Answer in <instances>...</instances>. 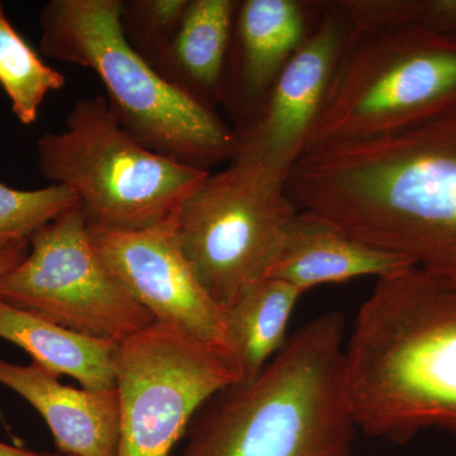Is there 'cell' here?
Returning <instances> with one entry per match:
<instances>
[{"instance_id":"cell-1","label":"cell","mask_w":456,"mask_h":456,"mask_svg":"<svg viewBox=\"0 0 456 456\" xmlns=\"http://www.w3.org/2000/svg\"><path fill=\"white\" fill-rule=\"evenodd\" d=\"M285 191L298 209L456 279V104L389 134L305 150Z\"/></svg>"},{"instance_id":"cell-2","label":"cell","mask_w":456,"mask_h":456,"mask_svg":"<svg viewBox=\"0 0 456 456\" xmlns=\"http://www.w3.org/2000/svg\"><path fill=\"white\" fill-rule=\"evenodd\" d=\"M345 377L368 436H456V279L416 265L377 279L345 344Z\"/></svg>"},{"instance_id":"cell-3","label":"cell","mask_w":456,"mask_h":456,"mask_svg":"<svg viewBox=\"0 0 456 456\" xmlns=\"http://www.w3.org/2000/svg\"><path fill=\"white\" fill-rule=\"evenodd\" d=\"M358 431L345 377V317L329 311L288 338L254 379L198 410L179 456H350Z\"/></svg>"},{"instance_id":"cell-4","label":"cell","mask_w":456,"mask_h":456,"mask_svg":"<svg viewBox=\"0 0 456 456\" xmlns=\"http://www.w3.org/2000/svg\"><path fill=\"white\" fill-rule=\"evenodd\" d=\"M119 14L121 0H50L38 17L41 53L94 71L116 118L156 154L207 171L231 163L235 128L132 49Z\"/></svg>"},{"instance_id":"cell-5","label":"cell","mask_w":456,"mask_h":456,"mask_svg":"<svg viewBox=\"0 0 456 456\" xmlns=\"http://www.w3.org/2000/svg\"><path fill=\"white\" fill-rule=\"evenodd\" d=\"M40 173L73 191L92 226L146 230L175 218L209 175L147 149L114 116L106 95L77 99L65 128L36 143Z\"/></svg>"},{"instance_id":"cell-6","label":"cell","mask_w":456,"mask_h":456,"mask_svg":"<svg viewBox=\"0 0 456 456\" xmlns=\"http://www.w3.org/2000/svg\"><path fill=\"white\" fill-rule=\"evenodd\" d=\"M455 104L456 37L419 23L350 29L305 150L389 134Z\"/></svg>"},{"instance_id":"cell-7","label":"cell","mask_w":456,"mask_h":456,"mask_svg":"<svg viewBox=\"0 0 456 456\" xmlns=\"http://www.w3.org/2000/svg\"><path fill=\"white\" fill-rule=\"evenodd\" d=\"M285 180L236 156L183 202L174 235L206 292L224 310L268 277L299 212Z\"/></svg>"},{"instance_id":"cell-8","label":"cell","mask_w":456,"mask_h":456,"mask_svg":"<svg viewBox=\"0 0 456 456\" xmlns=\"http://www.w3.org/2000/svg\"><path fill=\"white\" fill-rule=\"evenodd\" d=\"M240 382L227 354L156 321L119 342L117 456H169L200 407Z\"/></svg>"},{"instance_id":"cell-9","label":"cell","mask_w":456,"mask_h":456,"mask_svg":"<svg viewBox=\"0 0 456 456\" xmlns=\"http://www.w3.org/2000/svg\"><path fill=\"white\" fill-rule=\"evenodd\" d=\"M29 251L0 277V299L79 334L122 342L156 322L95 253L80 203L28 237Z\"/></svg>"},{"instance_id":"cell-10","label":"cell","mask_w":456,"mask_h":456,"mask_svg":"<svg viewBox=\"0 0 456 456\" xmlns=\"http://www.w3.org/2000/svg\"><path fill=\"white\" fill-rule=\"evenodd\" d=\"M173 224L132 231L89 224V237L110 274L156 321L179 327L231 358L226 312L198 281Z\"/></svg>"},{"instance_id":"cell-11","label":"cell","mask_w":456,"mask_h":456,"mask_svg":"<svg viewBox=\"0 0 456 456\" xmlns=\"http://www.w3.org/2000/svg\"><path fill=\"white\" fill-rule=\"evenodd\" d=\"M349 36V23L336 2L327 5L279 74L259 112L236 130L237 156L263 165L287 182L307 146Z\"/></svg>"},{"instance_id":"cell-12","label":"cell","mask_w":456,"mask_h":456,"mask_svg":"<svg viewBox=\"0 0 456 456\" xmlns=\"http://www.w3.org/2000/svg\"><path fill=\"white\" fill-rule=\"evenodd\" d=\"M305 8L296 0L239 3L222 97L242 122L236 130L256 116L279 74L310 35Z\"/></svg>"},{"instance_id":"cell-13","label":"cell","mask_w":456,"mask_h":456,"mask_svg":"<svg viewBox=\"0 0 456 456\" xmlns=\"http://www.w3.org/2000/svg\"><path fill=\"white\" fill-rule=\"evenodd\" d=\"M0 384L16 392L45 419L60 454L117 456L119 398L117 389L88 391L64 386L36 362L0 358Z\"/></svg>"},{"instance_id":"cell-14","label":"cell","mask_w":456,"mask_h":456,"mask_svg":"<svg viewBox=\"0 0 456 456\" xmlns=\"http://www.w3.org/2000/svg\"><path fill=\"white\" fill-rule=\"evenodd\" d=\"M413 265L406 257L349 235L317 213L299 209L266 279H279L305 293L321 284L388 277Z\"/></svg>"},{"instance_id":"cell-15","label":"cell","mask_w":456,"mask_h":456,"mask_svg":"<svg viewBox=\"0 0 456 456\" xmlns=\"http://www.w3.org/2000/svg\"><path fill=\"white\" fill-rule=\"evenodd\" d=\"M239 3L188 0L178 28L156 71L215 108L224 97V71Z\"/></svg>"},{"instance_id":"cell-16","label":"cell","mask_w":456,"mask_h":456,"mask_svg":"<svg viewBox=\"0 0 456 456\" xmlns=\"http://www.w3.org/2000/svg\"><path fill=\"white\" fill-rule=\"evenodd\" d=\"M0 338L17 345L36 364L74 378L88 391L116 389L118 342L71 331L0 299Z\"/></svg>"},{"instance_id":"cell-17","label":"cell","mask_w":456,"mask_h":456,"mask_svg":"<svg viewBox=\"0 0 456 456\" xmlns=\"http://www.w3.org/2000/svg\"><path fill=\"white\" fill-rule=\"evenodd\" d=\"M302 294L279 279H264L224 310L231 358L240 382L254 379L284 346L290 314Z\"/></svg>"},{"instance_id":"cell-18","label":"cell","mask_w":456,"mask_h":456,"mask_svg":"<svg viewBox=\"0 0 456 456\" xmlns=\"http://www.w3.org/2000/svg\"><path fill=\"white\" fill-rule=\"evenodd\" d=\"M65 84V75L42 60L17 31L0 2V88L18 121L32 126L47 94L64 88Z\"/></svg>"},{"instance_id":"cell-19","label":"cell","mask_w":456,"mask_h":456,"mask_svg":"<svg viewBox=\"0 0 456 456\" xmlns=\"http://www.w3.org/2000/svg\"><path fill=\"white\" fill-rule=\"evenodd\" d=\"M188 0H121L123 35L156 70L169 47Z\"/></svg>"},{"instance_id":"cell-20","label":"cell","mask_w":456,"mask_h":456,"mask_svg":"<svg viewBox=\"0 0 456 456\" xmlns=\"http://www.w3.org/2000/svg\"><path fill=\"white\" fill-rule=\"evenodd\" d=\"M77 203L73 191L62 185L26 191L0 183V239H28Z\"/></svg>"},{"instance_id":"cell-21","label":"cell","mask_w":456,"mask_h":456,"mask_svg":"<svg viewBox=\"0 0 456 456\" xmlns=\"http://www.w3.org/2000/svg\"><path fill=\"white\" fill-rule=\"evenodd\" d=\"M416 23L456 37V0H419Z\"/></svg>"},{"instance_id":"cell-22","label":"cell","mask_w":456,"mask_h":456,"mask_svg":"<svg viewBox=\"0 0 456 456\" xmlns=\"http://www.w3.org/2000/svg\"><path fill=\"white\" fill-rule=\"evenodd\" d=\"M28 251L29 242L25 237L0 239V277L22 263Z\"/></svg>"},{"instance_id":"cell-23","label":"cell","mask_w":456,"mask_h":456,"mask_svg":"<svg viewBox=\"0 0 456 456\" xmlns=\"http://www.w3.org/2000/svg\"><path fill=\"white\" fill-rule=\"evenodd\" d=\"M0 456H65L62 454H50V452H36L31 450L16 448L0 441Z\"/></svg>"}]
</instances>
